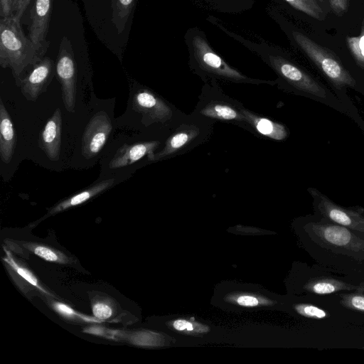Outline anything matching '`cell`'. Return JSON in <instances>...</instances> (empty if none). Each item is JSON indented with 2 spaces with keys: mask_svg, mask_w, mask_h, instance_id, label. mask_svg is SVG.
Returning <instances> with one entry per match:
<instances>
[{
  "mask_svg": "<svg viewBox=\"0 0 364 364\" xmlns=\"http://www.w3.org/2000/svg\"><path fill=\"white\" fill-rule=\"evenodd\" d=\"M341 304L351 310L364 313V293L348 292L338 295Z\"/></svg>",
  "mask_w": 364,
  "mask_h": 364,
  "instance_id": "obj_24",
  "label": "cell"
},
{
  "mask_svg": "<svg viewBox=\"0 0 364 364\" xmlns=\"http://www.w3.org/2000/svg\"><path fill=\"white\" fill-rule=\"evenodd\" d=\"M237 302L244 306H255L258 304V300L251 296H241L237 299Z\"/></svg>",
  "mask_w": 364,
  "mask_h": 364,
  "instance_id": "obj_31",
  "label": "cell"
},
{
  "mask_svg": "<svg viewBox=\"0 0 364 364\" xmlns=\"http://www.w3.org/2000/svg\"><path fill=\"white\" fill-rule=\"evenodd\" d=\"M4 249L6 253L4 260L13 272L16 273L20 279H23L31 286L35 287L42 293L48 296H53L49 291L46 290V289L41 284L36 276L27 267L18 262L6 248L4 247Z\"/></svg>",
  "mask_w": 364,
  "mask_h": 364,
  "instance_id": "obj_19",
  "label": "cell"
},
{
  "mask_svg": "<svg viewBox=\"0 0 364 364\" xmlns=\"http://www.w3.org/2000/svg\"><path fill=\"white\" fill-rule=\"evenodd\" d=\"M43 55L24 34L20 21L13 16L0 19V65L9 68L17 86Z\"/></svg>",
  "mask_w": 364,
  "mask_h": 364,
  "instance_id": "obj_3",
  "label": "cell"
},
{
  "mask_svg": "<svg viewBox=\"0 0 364 364\" xmlns=\"http://www.w3.org/2000/svg\"><path fill=\"white\" fill-rule=\"evenodd\" d=\"M132 108L142 115L141 122L146 127L156 123L175 126L184 116L180 110L146 88H140L135 92Z\"/></svg>",
  "mask_w": 364,
  "mask_h": 364,
  "instance_id": "obj_7",
  "label": "cell"
},
{
  "mask_svg": "<svg viewBox=\"0 0 364 364\" xmlns=\"http://www.w3.org/2000/svg\"><path fill=\"white\" fill-rule=\"evenodd\" d=\"M52 306L56 311L65 318L73 319L76 321H96L92 318L78 314L74 309L63 303L54 301L52 303Z\"/></svg>",
  "mask_w": 364,
  "mask_h": 364,
  "instance_id": "obj_27",
  "label": "cell"
},
{
  "mask_svg": "<svg viewBox=\"0 0 364 364\" xmlns=\"http://www.w3.org/2000/svg\"><path fill=\"white\" fill-rule=\"evenodd\" d=\"M212 9L224 14H240L250 10L255 0H204Z\"/></svg>",
  "mask_w": 364,
  "mask_h": 364,
  "instance_id": "obj_21",
  "label": "cell"
},
{
  "mask_svg": "<svg viewBox=\"0 0 364 364\" xmlns=\"http://www.w3.org/2000/svg\"><path fill=\"white\" fill-rule=\"evenodd\" d=\"M306 249L318 264L364 279V234L320 216L302 225Z\"/></svg>",
  "mask_w": 364,
  "mask_h": 364,
  "instance_id": "obj_1",
  "label": "cell"
},
{
  "mask_svg": "<svg viewBox=\"0 0 364 364\" xmlns=\"http://www.w3.org/2000/svg\"><path fill=\"white\" fill-rule=\"evenodd\" d=\"M245 107L237 100L226 95L218 82H205L199 101L193 113L211 121L232 123L250 131L243 113Z\"/></svg>",
  "mask_w": 364,
  "mask_h": 364,
  "instance_id": "obj_6",
  "label": "cell"
},
{
  "mask_svg": "<svg viewBox=\"0 0 364 364\" xmlns=\"http://www.w3.org/2000/svg\"><path fill=\"white\" fill-rule=\"evenodd\" d=\"M213 122L194 113L184 114L175 125L162 149L154 153L151 161L177 156L208 141Z\"/></svg>",
  "mask_w": 364,
  "mask_h": 364,
  "instance_id": "obj_5",
  "label": "cell"
},
{
  "mask_svg": "<svg viewBox=\"0 0 364 364\" xmlns=\"http://www.w3.org/2000/svg\"><path fill=\"white\" fill-rule=\"evenodd\" d=\"M0 16L1 17L13 16L12 0H0Z\"/></svg>",
  "mask_w": 364,
  "mask_h": 364,
  "instance_id": "obj_30",
  "label": "cell"
},
{
  "mask_svg": "<svg viewBox=\"0 0 364 364\" xmlns=\"http://www.w3.org/2000/svg\"><path fill=\"white\" fill-rule=\"evenodd\" d=\"M295 309L303 316L314 319H323L327 317V312L319 306L311 304H301L295 306Z\"/></svg>",
  "mask_w": 364,
  "mask_h": 364,
  "instance_id": "obj_26",
  "label": "cell"
},
{
  "mask_svg": "<svg viewBox=\"0 0 364 364\" xmlns=\"http://www.w3.org/2000/svg\"><path fill=\"white\" fill-rule=\"evenodd\" d=\"M55 73L54 61L44 56L31 67L22 79L19 86L22 95L28 101H36L47 90Z\"/></svg>",
  "mask_w": 364,
  "mask_h": 364,
  "instance_id": "obj_10",
  "label": "cell"
},
{
  "mask_svg": "<svg viewBox=\"0 0 364 364\" xmlns=\"http://www.w3.org/2000/svg\"><path fill=\"white\" fill-rule=\"evenodd\" d=\"M24 248L43 258L46 261L58 263H68L69 259L62 252L47 245L35 242H18Z\"/></svg>",
  "mask_w": 364,
  "mask_h": 364,
  "instance_id": "obj_22",
  "label": "cell"
},
{
  "mask_svg": "<svg viewBox=\"0 0 364 364\" xmlns=\"http://www.w3.org/2000/svg\"><path fill=\"white\" fill-rule=\"evenodd\" d=\"M267 12L336 87H353L355 85V79L333 53L316 43L303 32L289 26L273 6H269Z\"/></svg>",
  "mask_w": 364,
  "mask_h": 364,
  "instance_id": "obj_4",
  "label": "cell"
},
{
  "mask_svg": "<svg viewBox=\"0 0 364 364\" xmlns=\"http://www.w3.org/2000/svg\"><path fill=\"white\" fill-rule=\"evenodd\" d=\"M114 183V178L101 181L87 188L86 189L56 203L54 206L48 210L45 217L58 213L66 209L80 205L92 198L93 197L99 195L100 193L107 191L113 186Z\"/></svg>",
  "mask_w": 364,
  "mask_h": 364,
  "instance_id": "obj_16",
  "label": "cell"
},
{
  "mask_svg": "<svg viewBox=\"0 0 364 364\" xmlns=\"http://www.w3.org/2000/svg\"><path fill=\"white\" fill-rule=\"evenodd\" d=\"M173 326L178 331H192L193 329V324L185 320H176L173 322Z\"/></svg>",
  "mask_w": 364,
  "mask_h": 364,
  "instance_id": "obj_32",
  "label": "cell"
},
{
  "mask_svg": "<svg viewBox=\"0 0 364 364\" xmlns=\"http://www.w3.org/2000/svg\"><path fill=\"white\" fill-rule=\"evenodd\" d=\"M136 0H112V21L118 33H121L132 12Z\"/></svg>",
  "mask_w": 364,
  "mask_h": 364,
  "instance_id": "obj_20",
  "label": "cell"
},
{
  "mask_svg": "<svg viewBox=\"0 0 364 364\" xmlns=\"http://www.w3.org/2000/svg\"><path fill=\"white\" fill-rule=\"evenodd\" d=\"M333 11L338 16H342L346 12L349 6V0H328Z\"/></svg>",
  "mask_w": 364,
  "mask_h": 364,
  "instance_id": "obj_29",
  "label": "cell"
},
{
  "mask_svg": "<svg viewBox=\"0 0 364 364\" xmlns=\"http://www.w3.org/2000/svg\"><path fill=\"white\" fill-rule=\"evenodd\" d=\"M92 314L98 320H108L111 318L114 314L112 304H110L105 299H97L92 303Z\"/></svg>",
  "mask_w": 364,
  "mask_h": 364,
  "instance_id": "obj_25",
  "label": "cell"
},
{
  "mask_svg": "<svg viewBox=\"0 0 364 364\" xmlns=\"http://www.w3.org/2000/svg\"><path fill=\"white\" fill-rule=\"evenodd\" d=\"M191 70L205 82H226L274 85L277 80L250 77L229 65L210 44L203 31L198 27L188 28L184 36Z\"/></svg>",
  "mask_w": 364,
  "mask_h": 364,
  "instance_id": "obj_2",
  "label": "cell"
},
{
  "mask_svg": "<svg viewBox=\"0 0 364 364\" xmlns=\"http://www.w3.org/2000/svg\"><path fill=\"white\" fill-rule=\"evenodd\" d=\"M161 145V141L152 140L132 144H124L119 148L111 159L110 168H122L131 165L145 156L151 161L155 151Z\"/></svg>",
  "mask_w": 364,
  "mask_h": 364,
  "instance_id": "obj_14",
  "label": "cell"
},
{
  "mask_svg": "<svg viewBox=\"0 0 364 364\" xmlns=\"http://www.w3.org/2000/svg\"><path fill=\"white\" fill-rule=\"evenodd\" d=\"M282 6L304 14L313 18L323 21L326 14L321 7V0H272Z\"/></svg>",
  "mask_w": 364,
  "mask_h": 364,
  "instance_id": "obj_18",
  "label": "cell"
},
{
  "mask_svg": "<svg viewBox=\"0 0 364 364\" xmlns=\"http://www.w3.org/2000/svg\"><path fill=\"white\" fill-rule=\"evenodd\" d=\"M112 129L105 112L96 113L87 124L82 137V154L86 159L95 156L102 149Z\"/></svg>",
  "mask_w": 364,
  "mask_h": 364,
  "instance_id": "obj_11",
  "label": "cell"
},
{
  "mask_svg": "<svg viewBox=\"0 0 364 364\" xmlns=\"http://www.w3.org/2000/svg\"><path fill=\"white\" fill-rule=\"evenodd\" d=\"M31 1V0H12L13 16L18 21H21Z\"/></svg>",
  "mask_w": 364,
  "mask_h": 364,
  "instance_id": "obj_28",
  "label": "cell"
},
{
  "mask_svg": "<svg viewBox=\"0 0 364 364\" xmlns=\"http://www.w3.org/2000/svg\"><path fill=\"white\" fill-rule=\"evenodd\" d=\"M347 46L356 63L364 70V17L360 34L346 38Z\"/></svg>",
  "mask_w": 364,
  "mask_h": 364,
  "instance_id": "obj_23",
  "label": "cell"
},
{
  "mask_svg": "<svg viewBox=\"0 0 364 364\" xmlns=\"http://www.w3.org/2000/svg\"><path fill=\"white\" fill-rule=\"evenodd\" d=\"M62 114L57 108L39 134L38 146L49 160L56 161L60 158L61 146Z\"/></svg>",
  "mask_w": 364,
  "mask_h": 364,
  "instance_id": "obj_13",
  "label": "cell"
},
{
  "mask_svg": "<svg viewBox=\"0 0 364 364\" xmlns=\"http://www.w3.org/2000/svg\"><path fill=\"white\" fill-rule=\"evenodd\" d=\"M243 113L247 119L250 132L252 134H259L275 141H282L288 136V131L282 124L257 115L245 107Z\"/></svg>",
  "mask_w": 364,
  "mask_h": 364,
  "instance_id": "obj_15",
  "label": "cell"
},
{
  "mask_svg": "<svg viewBox=\"0 0 364 364\" xmlns=\"http://www.w3.org/2000/svg\"><path fill=\"white\" fill-rule=\"evenodd\" d=\"M316 215L364 234V209L341 206L315 188H309Z\"/></svg>",
  "mask_w": 364,
  "mask_h": 364,
  "instance_id": "obj_8",
  "label": "cell"
},
{
  "mask_svg": "<svg viewBox=\"0 0 364 364\" xmlns=\"http://www.w3.org/2000/svg\"><path fill=\"white\" fill-rule=\"evenodd\" d=\"M53 0H35L30 10L28 38L45 56L50 43L46 38L53 10Z\"/></svg>",
  "mask_w": 364,
  "mask_h": 364,
  "instance_id": "obj_12",
  "label": "cell"
},
{
  "mask_svg": "<svg viewBox=\"0 0 364 364\" xmlns=\"http://www.w3.org/2000/svg\"><path fill=\"white\" fill-rule=\"evenodd\" d=\"M55 70L61 85L62 98L66 110L75 112L77 92L76 63L70 40L61 39L55 62Z\"/></svg>",
  "mask_w": 364,
  "mask_h": 364,
  "instance_id": "obj_9",
  "label": "cell"
},
{
  "mask_svg": "<svg viewBox=\"0 0 364 364\" xmlns=\"http://www.w3.org/2000/svg\"><path fill=\"white\" fill-rule=\"evenodd\" d=\"M16 136L12 120L1 99H0V156L8 164L12 159Z\"/></svg>",
  "mask_w": 364,
  "mask_h": 364,
  "instance_id": "obj_17",
  "label": "cell"
}]
</instances>
